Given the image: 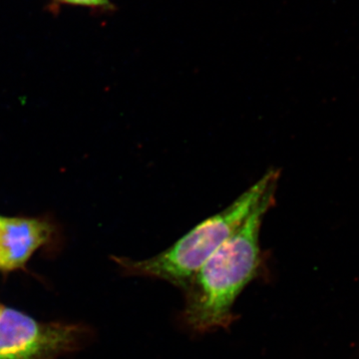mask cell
Returning a JSON list of instances; mask_svg holds the SVG:
<instances>
[{
	"mask_svg": "<svg viewBox=\"0 0 359 359\" xmlns=\"http://www.w3.org/2000/svg\"><path fill=\"white\" fill-rule=\"evenodd\" d=\"M276 191L264 198L187 285L186 318L196 330L224 327L231 320L233 302L259 271V236L264 216L276 205Z\"/></svg>",
	"mask_w": 359,
	"mask_h": 359,
	"instance_id": "cell-1",
	"label": "cell"
},
{
	"mask_svg": "<svg viewBox=\"0 0 359 359\" xmlns=\"http://www.w3.org/2000/svg\"><path fill=\"white\" fill-rule=\"evenodd\" d=\"M280 170L269 169L226 209L201 222L159 255L142 261L118 259L132 275L159 278L186 287L205 262L245 223L264 198L278 188Z\"/></svg>",
	"mask_w": 359,
	"mask_h": 359,
	"instance_id": "cell-2",
	"label": "cell"
},
{
	"mask_svg": "<svg viewBox=\"0 0 359 359\" xmlns=\"http://www.w3.org/2000/svg\"><path fill=\"white\" fill-rule=\"evenodd\" d=\"M80 332L72 325L43 323L16 311L0 313V359H49L70 351Z\"/></svg>",
	"mask_w": 359,
	"mask_h": 359,
	"instance_id": "cell-3",
	"label": "cell"
},
{
	"mask_svg": "<svg viewBox=\"0 0 359 359\" xmlns=\"http://www.w3.org/2000/svg\"><path fill=\"white\" fill-rule=\"evenodd\" d=\"M51 233L50 224L43 219L0 216V271L25 266Z\"/></svg>",
	"mask_w": 359,
	"mask_h": 359,
	"instance_id": "cell-4",
	"label": "cell"
},
{
	"mask_svg": "<svg viewBox=\"0 0 359 359\" xmlns=\"http://www.w3.org/2000/svg\"><path fill=\"white\" fill-rule=\"evenodd\" d=\"M57 1L62 2V4H73V6L103 9V11H110L113 8L110 0H57Z\"/></svg>",
	"mask_w": 359,
	"mask_h": 359,
	"instance_id": "cell-5",
	"label": "cell"
},
{
	"mask_svg": "<svg viewBox=\"0 0 359 359\" xmlns=\"http://www.w3.org/2000/svg\"><path fill=\"white\" fill-rule=\"evenodd\" d=\"M4 306H1V304H0V313H1V311L2 309H4Z\"/></svg>",
	"mask_w": 359,
	"mask_h": 359,
	"instance_id": "cell-6",
	"label": "cell"
}]
</instances>
